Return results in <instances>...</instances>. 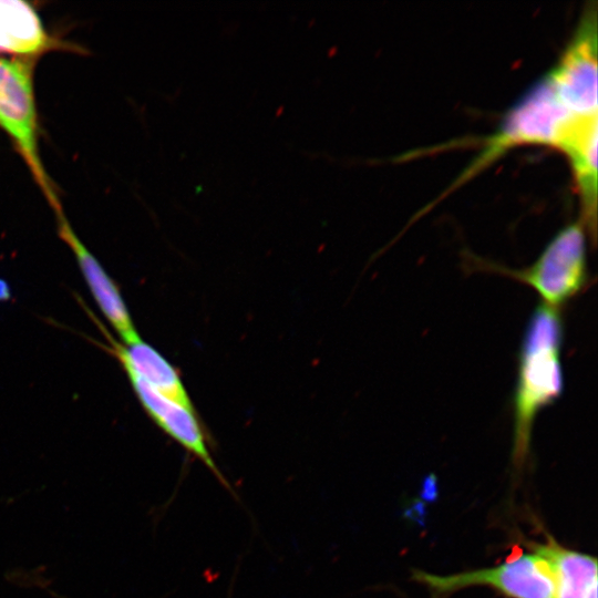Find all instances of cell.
I'll return each mask as SVG.
<instances>
[{
    "instance_id": "6da1fadb",
    "label": "cell",
    "mask_w": 598,
    "mask_h": 598,
    "mask_svg": "<svg viewBox=\"0 0 598 598\" xmlns=\"http://www.w3.org/2000/svg\"><path fill=\"white\" fill-rule=\"evenodd\" d=\"M598 114L579 109L545 73L507 111L482 152L458 178L465 182L508 150L528 144L560 150L568 161L597 144Z\"/></svg>"
},
{
    "instance_id": "7a4b0ae2",
    "label": "cell",
    "mask_w": 598,
    "mask_h": 598,
    "mask_svg": "<svg viewBox=\"0 0 598 598\" xmlns=\"http://www.w3.org/2000/svg\"><path fill=\"white\" fill-rule=\"evenodd\" d=\"M563 341L564 324L559 311L539 305L527 322L518 353L512 452L517 468L528 457L536 416L563 393Z\"/></svg>"
},
{
    "instance_id": "3957f363",
    "label": "cell",
    "mask_w": 598,
    "mask_h": 598,
    "mask_svg": "<svg viewBox=\"0 0 598 598\" xmlns=\"http://www.w3.org/2000/svg\"><path fill=\"white\" fill-rule=\"evenodd\" d=\"M586 231L581 221L565 226L527 268L509 269L481 260L476 266L529 286L543 305L559 310L588 283Z\"/></svg>"
},
{
    "instance_id": "277c9868",
    "label": "cell",
    "mask_w": 598,
    "mask_h": 598,
    "mask_svg": "<svg viewBox=\"0 0 598 598\" xmlns=\"http://www.w3.org/2000/svg\"><path fill=\"white\" fill-rule=\"evenodd\" d=\"M0 127L11 137L50 205L61 209L38 147V114L31 68L0 58ZM53 209V210H54Z\"/></svg>"
},
{
    "instance_id": "5b68a950",
    "label": "cell",
    "mask_w": 598,
    "mask_h": 598,
    "mask_svg": "<svg viewBox=\"0 0 598 598\" xmlns=\"http://www.w3.org/2000/svg\"><path fill=\"white\" fill-rule=\"evenodd\" d=\"M413 579L425 585L436 598L471 586H488L509 598H555L551 569L536 551L519 554L496 567L448 576L416 569Z\"/></svg>"
},
{
    "instance_id": "8992f818",
    "label": "cell",
    "mask_w": 598,
    "mask_h": 598,
    "mask_svg": "<svg viewBox=\"0 0 598 598\" xmlns=\"http://www.w3.org/2000/svg\"><path fill=\"white\" fill-rule=\"evenodd\" d=\"M130 382L150 417L184 447L189 454L198 458L233 495L236 493L227 478L217 466L208 445L207 436L198 421L196 411L166 398L148 385L131 368L123 367Z\"/></svg>"
},
{
    "instance_id": "52a82bcc",
    "label": "cell",
    "mask_w": 598,
    "mask_h": 598,
    "mask_svg": "<svg viewBox=\"0 0 598 598\" xmlns=\"http://www.w3.org/2000/svg\"><path fill=\"white\" fill-rule=\"evenodd\" d=\"M55 215L59 236L74 254L86 285L104 317L125 344L138 341L141 338L116 283L73 231L63 212Z\"/></svg>"
},
{
    "instance_id": "ba28073f",
    "label": "cell",
    "mask_w": 598,
    "mask_h": 598,
    "mask_svg": "<svg viewBox=\"0 0 598 598\" xmlns=\"http://www.w3.org/2000/svg\"><path fill=\"white\" fill-rule=\"evenodd\" d=\"M110 343L109 351L122 367L131 368L154 390L195 411L192 399L177 370L153 347L142 339L131 344L115 341L102 327Z\"/></svg>"
},
{
    "instance_id": "9c48e42d",
    "label": "cell",
    "mask_w": 598,
    "mask_h": 598,
    "mask_svg": "<svg viewBox=\"0 0 598 598\" xmlns=\"http://www.w3.org/2000/svg\"><path fill=\"white\" fill-rule=\"evenodd\" d=\"M52 47V39L30 3L0 0V53L33 56Z\"/></svg>"
},
{
    "instance_id": "30bf717a",
    "label": "cell",
    "mask_w": 598,
    "mask_h": 598,
    "mask_svg": "<svg viewBox=\"0 0 598 598\" xmlns=\"http://www.w3.org/2000/svg\"><path fill=\"white\" fill-rule=\"evenodd\" d=\"M534 551L545 558L551 569L555 598H585L597 584L595 557L564 548L553 539L534 545Z\"/></svg>"
},
{
    "instance_id": "8fae6325",
    "label": "cell",
    "mask_w": 598,
    "mask_h": 598,
    "mask_svg": "<svg viewBox=\"0 0 598 598\" xmlns=\"http://www.w3.org/2000/svg\"><path fill=\"white\" fill-rule=\"evenodd\" d=\"M8 287L6 285V282L1 281L0 280V299H6L7 296H8Z\"/></svg>"
},
{
    "instance_id": "7c38bea8",
    "label": "cell",
    "mask_w": 598,
    "mask_h": 598,
    "mask_svg": "<svg viewBox=\"0 0 598 598\" xmlns=\"http://www.w3.org/2000/svg\"><path fill=\"white\" fill-rule=\"evenodd\" d=\"M585 598H597V584L590 587Z\"/></svg>"
}]
</instances>
